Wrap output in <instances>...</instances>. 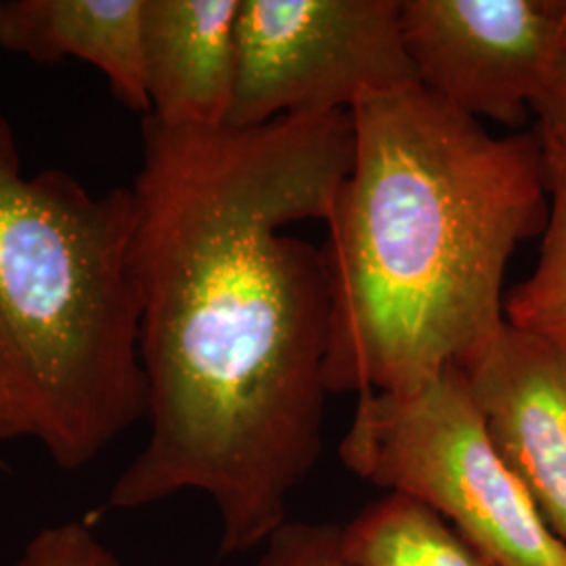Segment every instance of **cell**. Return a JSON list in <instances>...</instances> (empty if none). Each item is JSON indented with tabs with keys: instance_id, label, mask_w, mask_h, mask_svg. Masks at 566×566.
Here are the masks:
<instances>
[{
	"instance_id": "obj_3",
	"label": "cell",
	"mask_w": 566,
	"mask_h": 566,
	"mask_svg": "<svg viewBox=\"0 0 566 566\" xmlns=\"http://www.w3.org/2000/svg\"><path fill=\"white\" fill-rule=\"evenodd\" d=\"M130 187L25 175L0 112V441L81 470L145 418Z\"/></svg>"
},
{
	"instance_id": "obj_8",
	"label": "cell",
	"mask_w": 566,
	"mask_h": 566,
	"mask_svg": "<svg viewBox=\"0 0 566 566\" xmlns=\"http://www.w3.org/2000/svg\"><path fill=\"white\" fill-rule=\"evenodd\" d=\"M238 15L240 0H143L149 118L193 128L227 124Z\"/></svg>"
},
{
	"instance_id": "obj_9",
	"label": "cell",
	"mask_w": 566,
	"mask_h": 566,
	"mask_svg": "<svg viewBox=\"0 0 566 566\" xmlns=\"http://www.w3.org/2000/svg\"><path fill=\"white\" fill-rule=\"evenodd\" d=\"M142 18L143 0H11L0 2V44L32 61L91 63L145 118Z\"/></svg>"
},
{
	"instance_id": "obj_4",
	"label": "cell",
	"mask_w": 566,
	"mask_h": 566,
	"mask_svg": "<svg viewBox=\"0 0 566 566\" xmlns=\"http://www.w3.org/2000/svg\"><path fill=\"white\" fill-rule=\"evenodd\" d=\"M340 460L443 516L495 565L566 566V544L493 443L458 365L413 390L359 395Z\"/></svg>"
},
{
	"instance_id": "obj_6",
	"label": "cell",
	"mask_w": 566,
	"mask_h": 566,
	"mask_svg": "<svg viewBox=\"0 0 566 566\" xmlns=\"http://www.w3.org/2000/svg\"><path fill=\"white\" fill-rule=\"evenodd\" d=\"M560 0H401L418 84L474 120L521 126L560 60Z\"/></svg>"
},
{
	"instance_id": "obj_1",
	"label": "cell",
	"mask_w": 566,
	"mask_h": 566,
	"mask_svg": "<svg viewBox=\"0 0 566 566\" xmlns=\"http://www.w3.org/2000/svg\"><path fill=\"white\" fill-rule=\"evenodd\" d=\"M133 266L149 434L107 504L185 491L219 516L221 554L263 546L324 449L332 292L325 221L355 149L350 112L235 128L143 118Z\"/></svg>"
},
{
	"instance_id": "obj_14",
	"label": "cell",
	"mask_w": 566,
	"mask_h": 566,
	"mask_svg": "<svg viewBox=\"0 0 566 566\" xmlns=\"http://www.w3.org/2000/svg\"><path fill=\"white\" fill-rule=\"evenodd\" d=\"M533 114L537 116V130L566 145V53L556 61L546 88L533 107Z\"/></svg>"
},
{
	"instance_id": "obj_5",
	"label": "cell",
	"mask_w": 566,
	"mask_h": 566,
	"mask_svg": "<svg viewBox=\"0 0 566 566\" xmlns=\"http://www.w3.org/2000/svg\"><path fill=\"white\" fill-rule=\"evenodd\" d=\"M413 84L401 0H240L227 126L353 112Z\"/></svg>"
},
{
	"instance_id": "obj_13",
	"label": "cell",
	"mask_w": 566,
	"mask_h": 566,
	"mask_svg": "<svg viewBox=\"0 0 566 566\" xmlns=\"http://www.w3.org/2000/svg\"><path fill=\"white\" fill-rule=\"evenodd\" d=\"M13 566H126L84 523L67 521L44 526Z\"/></svg>"
},
{
	"instance_id": "obj_12",
	"label": "cell",
	"mask_w": 566,
	"mask_h": 566,
	"mask_svg": "<svg viewBox=\"0 0 566 566\" xmlns=\"http://www.w3.org/2000/svg\"><path fill=\"white\" fill-rule=\"evenodd\" d=\"M261 547L259 566H355L344 554L343 525L285 521Z\"/></svg>"
},
{
	"instance_id": "obj_15",
	"label": "cell",
	"mask_w": 566,
	"mask_h": 566,
	"mask_svg": "<svg viewBox=\"0 0 566 566\" xmlns=\"http://www.w3.org/2000/svg\"><path fill=\"white\" fill-rule=\"evenodd\" d=\"M558 42H560V51L566 53V0H560V7H558Z\"/></svg>"
},
{
	"instance_id": "obj_10",
	"label": "cell",
	"mask_w": 566,
	"mask_h": 566,
	"mask_svg": "<svg viewBox=\"0 0 566 566\" xmlns=\"http://www.w3.org/2000/svg\"><path fill=\"white\" fill-rule=\"evenodd\" d=\"M355 566H500L424 504L386 493L343 525Z\"/></svg>"
},
{
	"instance_id": "obj_2",
	"label": "cell",
	"mask_w": 566,
	"mask_h": 566,
	"mask_svg": "<svg viewBox=\"0 0 566 566\" xmlns=\"http://www.w3.org/2000/svg\"><path fill=\"white\" fill-rule=\"evenodd\" d=\"M353 163L325 217L329 395L405 392L506 325L514 250L544 235L535 130L495 137L420 84L357 105Z\"/></svg>"
},
{
	"instance_id": "obj_11",
	"label": "cell",
	"mask_w": 566,
	"mask_h": 566,
	"mask_svg": "<svg viewBox=\"0 0 566 566\" xmlns=\"http://www.w3.org/2000/svg\"><path fill=\"white\" fill-rule=\"evenodd\" d=\"M546 156L549 217L533 273L506 296L514 327L566 336V145L535 128Z\"/></svg>"
},
{
	"instance_id": "obj_7",
	"label": "cell",
	"mask_w": 566,
	"mask_h": 566,
	"mask_svg": "<svg viewBox=\"0 0 566 566\" xmlns=\"http://www.w3.org/2000/svg\"><path fill=\"white\" fill-rule=\"evenodd\" d=\"M458 367L493 443L566 544V336L506 322Z\"/></svg>"
}]
</instances>
